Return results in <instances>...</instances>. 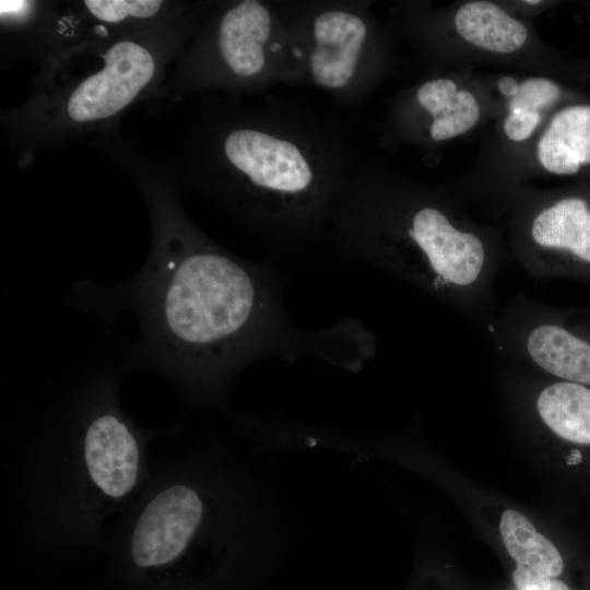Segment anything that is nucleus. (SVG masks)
Listing matches in <instances>:
<instances>
[{
	"label": "nucleus",
	"mask_w": 590,
	"mask_h": 590,
	"mask_svg": "<svg viewBox=\"0 0 590 590\" xmlns=\"http://www.w3.org/2000/svg\"><path fill=\"white\" fill-rule=\"evenodd\" d=\"M85 7L96 19L117 23L127 19H145L158 12L163 2L157 0H86Z\"/></svg>",
	"instance_id": "4468645a"
},
{
	"label": "nucleus",
	"mask_w": 590,
	"mask_h": 590,
	"mask_svg": "<svg viewBox=\"0 0 590 590\" xmlns=\"http://www.w3.org/2000/svg\"><path fill=\"white\" fill-rule=\"evenodd\" d=\"M84 457L93 482L106 495L121 497L133 487L139 465L138 445L117 415L103 413L90 423Z\"/></svg>",
	"instance_id": "1a4fd4ad"
},
{
	"label": "nucleus",
	"mask_w": 590,
	"mask_h": 590,
	"mask_svg": "<svg viewBox=\"0 0 590 590\" xmlns=\"http://www.w3.org/2000/svg\"><path fill=\"white\" fill-rule=\"evenodd\" d=\"M330 239L344 259L374 266L487 330L495 319L498 258L425 196L389 185L355 162L335 206Z\"/></svg>",
	"instance_id": "7ed1b4c3"
},
{
	"label": "nucleus",
	"mask_w": 590,
	"mask_h": 590,
	"mask_svg": "<svg viewBox=\"0 0 590 590\" xmlns=\"http://www.w3.org/2000/svg\"><path fill=\"white\" fill-rule=\"evenodd\" d=\"M512 579L518 590H573L558 578H546L516 567Z\"/></svg>",
	"instance_id": "f3484780"
},
{
	"label": "nucleus",
	"mask_w": 590,
	"mask_h": 590,
	"mask_svg": "<svg viewBox=\"0 0 590 590\" xmlns=\"http://www.w3.org/2000/svg\"><path fill=\"white\" fill-rule=\"evenodd\" d=\"M540 120L541 114L539 111L512 109L505 119L504 131L510 140L523 141L531 135Z\"/></svg>",
	"instance_id": "dca6fc26"
},
{
	"label": "nucleus",
	"mask_w": 590,
	"mask_h": 590,
	"mask_svg": "<svg viewBox=\"0 0 590 590\" xmlns=\"http://www.w3.org/2000/svg\"><path fill=\"white\" fill-rule=\"evenodd\" d=\"M499 531L504 545L517 566L530 573L558 578L564 571L565 560L546 536L539 533L522 514L508 509L500 519Z\"/></svg>",
	"instance_id": "ddd939ff"
},
{
	"label": "nucleus",
	"mask_w": 590,
	"mask_h": 590,
	"mask_svg": "<svg viewBox=\"0 0 590 590\" xmlns=\"http://www.w3.org/2000/svg\"><path fill=\"white\" fill-rule=\"evenodd\" d=\"M292 38L303 83L344 106H356L382 59L368 4L357 0L274 1Z\"/></svg>",
	"instance_id": "20e7f679"
},
{
	"label": "nucleus",
	"mask_w": 590,
	"mask_h": 590,
	"mask_svg": "<svg viewBox=\"0 0 590 590\" xmlns=\"http://www.w3.org/2000/svg\"><path fill=\"white\" fill-rule=\"evenodd\" d=\"M522 269L542 280L560 274L569 262L590 266V209L582 198L566 197L540 209L520 248Z\"/></svg>",
	"instance_id": "423d86ee"
},
{
	"label": "nucleus",
	"mask_w": 590,
	"mask_h": 590,
	"mask_svg": "<svg viewBox=\"0 0 590 590\" xmlns=\"http://www.w3.org/2000/svg\"><path fill=\"white\" fill-rule=\"evenodd\" d=\"M560 96V88L552 80L529 78L519 84L517 94L509 102V110L539 111L554 104Z\"/></svg>",
	"instance_id": "2eb2a0df"
},
{
	"label": "nucleus",
	"mask_w": 590,
	"mask_h": 590,
	"mask_svg": "<svg viewBox=\"0 0 590 590\" xmlns=\"http://www.w3.org/2000/svg\"><path fill=\"white\" fill-rule=\"evenodd\" d=\"M540 2H541V1H539V0H535V1H532V0H530V1H524L526 4H530V5L539 4Z\"/></svg>",
	"instance_id": "6ab92c4d"
},
{
	"label": "nucleus",
	"mask_w": 590,
	"mask_h": 590,
	"mask_svg": "<svg viewBox=\"0 0 590 590\" xmlns=\"http://www.w3.org/2000/svg\"><path fill=\"white\" fill-rule=\"evenodd\" d=\"M208 520V505L198 491L174 485L154 497L140 516L132 535L131 554L140 567L176 559L199 535Z\"/></svg>",
	"instance_id": "0eeeda50"
},
{
	"label": "nucleus",
	"mask_w": 590,
	"mask_h": 590,
	"mask_svg": "<svg viewBox=\"0 0 590 590\" xmlns=\"http://www.w3.org/2000/svg\"><path fill=\"white\" fill-rule=\"evenodd\" d=\"M205 156L213 193L283 247L310 243L330 227L355 164L333 122L273 96L221 123Z\"/></svg>",
	"instance_id": "f03ea898"
},
{
	"label": "nucleus",
	"mask_w": 590,
	"mask_h": 590,
	"mask_svg": "<svg viewBox=\"0 0 590 590\" xmlns=\"http://www.w3.org/2000/svg\"><path fill=\"white\" fill-rule=\"evenodd\" d=\"M519 88V83L512 76H504L498 81V90L502 94L514 97Z\"/></svg>",
	"instance_id": "a211bd4d"
},
{
	"label": "nucleus",
	"mask_w": 590,
	"mask_h": 590,
	"mask_svg": "<svg viewBox=\"0 0 590 590\" xmlns=\"http://www.w3.org/2000/svg\"><path fill=\"white\" fill-rule=\"evenodd\" d=\"M455 26L464 40L498 54L518 50L528 37L523 23L488 1L462 4L456 13Z\"/></svg>",
	"instance_id": "f8f14e48"
},
{
	"label": "nucleus",
	"mask_w": 590,
	"mask_h": 590,
	"mask_svg": "<svg viewBox=\"0 0 590 590\" xmlns=\"http://www.w3.org/2000/svg\"><path fill=\"white\" fill-rule=\"evenodd\" d=\"M196 85L261 92L304 85L293 43L274 1L225 5L202 34L192 60Z\"/></svg>",
	"instance_id": "39448f33"
},
{
	"label": "nucleus",
	"mask_w": 590,
	"mask_h": 590,
	"mask_svg": "<svg viewBox=\"0 0 590 590\" xmlns=\"http://www.w3.org/2000/svg\"><path fill=\"white\" fill-rule=\"evenodd\" d=\"M154 72V58L145 47L117 42L104 55L103 68L72 91L67 113L76 122L111 117L135 98Z\"/></svg>",
	"instance_id": "6e6552de"
},
{
	"label": "nucleus",
	"mask_w": 590,
	"mask_h": 590,
	"mask_svg": "<svg viewBox=\"0 0 590 590\" xmlns=\"http://www.w3.org/2000/svg\"><path fill=\"white\" fill-rule=\"evenodd\" d=\"M534 408L550 432L573 445L567 465H580L582 448H590V387L557 379L539 391Z\"/></svg>",
	"instance_id": "9d476101"
},
{
	"label": "nucleus",
	"mask_w": 590,
	"mask_h": 590,
	"mask_svg": "<svg viewBox=\"0 0 590 590\" xmlns=\"http://www.w3.org/2000/svg\"><path fill=\"white\" fill-rule=\"evenodd\" d=\"M155 247L141 271L103 305L132 310L138 357L215 393L247 365L306 355L347 370L375 356L376 337L354 319L306 330L290 317L283 279L269 263L243 260L198 232L178 211H160Z\"/></svg>",
	"instance_id": "f257e3e1"
},
{
	"label": "nucleus",
	"mask_w": 590,
	"mask_h": 590,
	"mask_svg": "<svg viewBox=\"0 0 590 590\" xmlns=\"http://www.w3.org/2000/svg\"><path fill=\"white\" fill-rule=\"evenodd\" d=\"M538 157L553 174L570 175L590 164V106H570L552 119L538 144Z\"/></svg>",
	"instance_id": "9b49d317"
}]
</instances>
